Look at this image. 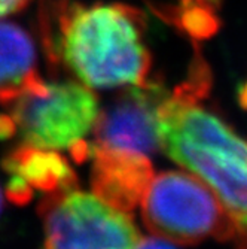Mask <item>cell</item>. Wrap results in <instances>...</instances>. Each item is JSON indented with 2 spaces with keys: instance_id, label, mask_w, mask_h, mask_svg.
<instances>
[{
  "instance_id": "obj_1",
  "label": "cell",
  "mask_w": 247,
  "mask_h": 249,
  "mask_svg": "<svg viewBox=\"0 0 247 249\" xmlns=\"http://www.w3.org/2000/svg\"><path fill=\"white\" fill-rule=\"evenodd\" d=\"M39 32L49 67H63L91 89L150 81L146 19L130 5L42 0Z\"/></svg>"
},
{
  "instance_id": "obj_2",
  "label": "cell",
  "mask_w": 247,
  "mask_h": 249,
  "mask_svg": "<svg viewBox=\"0 0 247 249\" xmlns=\"http://www.w3.org/2000/svg\"><path fill=\"white\" fill-rule=\"evenodd\" d=\"M160 148L213 191L247 231V141L177 87L158 110Z\"/></svg>"
},
{
  "instance_id": "obj_3",
  "label": "cell",
  "mask_w": 247,
  "mask_h": 249,
  "mask_svg": "<svg viewBox=\"0 0 247 249\" xmlns=\"http://www.w3.org/2000/svg\"><path fill=\"white\" fill-rule=\"evenodd\" d=\"M140 206L146 229L171 243L197 245L216 239L240 245L247 237L213 191L186 172L168 170L153 176Z\"/></svg>"
},
{
  "instance_id": "obj_4",
  "label": "cell",
  "mask_w": 247,
  "mask_h": 249,
  "mask_svg": "<svg viewBox=\"0 0 247 249\" xmlns=\"http://www.w3.org/2000/svg\"><path fill=\"white\" fill-rule=\"evenodd\" d=\"M6 107L24 143L55 151L82 141L100 112L89 87L79 81L45 82L43 78Z\"/></svg>"
},
{
  "instance_id": "obj_5",
  "label": "cell",
  "mask_w": 247,
  "mask_h": 249,
  "mask_svg": "<svg viewBox=\"0 0 247 249\" xmlns=\"http://www.w3.org/2000/svg\"><path fill=\"white\" fill-rule=\"evenodd\" d=\"M40 249H134L140 233L131 215L109 206L94 193L76 190L45 196Z\"/></svg>"
},
{
  "instance_id": "obj_6",
  "label": "cell",
  "mask_w": 247,
  "mask_h": 249,
  "mask_svg": "<svg viewBox=\"0 0 247 249\" xmlns=\"http://www.w3.org/2000/svg\"><path fill=\"white\" fill-rule=\"evenodd\" d=\"M168 91L161 82L125 88L101 112L94 124V145L140 155L160 149L158 110Z\"/></svg>"
},
{
  "instance_id": "obj_7",
  "label": "cell",
  "mask_w": 247,
  "mask_h": 249,
  "mask_svg": "<svg viewBox=\"0 0 247 249\" xmlns=\"http://www.w3.org/2000/svg\"><path fill=\"white\" fill-rule=\"evenodd\" d=\"M2 167L8 175L6 196L14 205H29L34 193L45 197L78 188L75 170L55 149L22 143L5 155Z\"/></svg>"
},
{
  "instance_id": "obj_8",
  "label": "cell",
  "mask_w": 247,
  "mask_h": 249,
  "mask_svg": "<svg viewBox=\"0 0 247 249\" xmlns=\"http://www.w3.org/2000/svg\"><path fill=\"white\" fill-rule=\"evenodd\" d=\"M89 160L93 193L109 206L131 215L153 178L149 157L93 143Z\"/></svg>"
},
{
  "instance_id": "obj_9",
  "label": "cell",
  "mask_w": 247,
  "mask_h": 249,
  "mask_svg": "<svg viewBox=\"0 0 247 249\" xmlns=\"http://www.w3.org/2000/svg\"><path fill=\"white\" fill-rule=\"evenodd\" d=\"M42 76L32 35L21 26L0 19V105H11Z\"/></svg>"
},
{
  "instance_id": "obj_10",
  "label": "cell",
  "mask_w": 247,
  "mask_h": 249,
  "mask_svg": "<svg viewBox=\"0 0 247 249\" xmlns=\"http://www.w3.org/2000/svg\"><path fill=\"white\" fill-rule=\"evenodd\" d=\"M32 0H0V18L26 9Z\"/></svg>"
},
{
  "instance_id": "obj_11",
  "label": "cell",
  "mask_w": 247,
  "mask_h": 249,
  "mask_svg": "<svg viewBox=\"0 0 247 249\" xmlns=\"http://www.w3.org/2000/svg\"><path fill=\"white\" fill-rule=\"evenodd\" d=\"M134 249H176V248L164 239L160 240L155 237H143L142 240L137 242Z\"/></svg>"
},
{
  "instance_id": "obj_12",
  "label": "cell",
  "mask_w": 247,
  "mask_h": 249,
  "mask_svg": "<svg viewBox=\"0 0 247 249\" xmlns=\"http://www.w3.org/2000/svg\"><path fill=\"white\" fill-rule=\"evenodd\" d=\"M16 133V125L9 114H0V139H9Z\"/></svg>"
},
{
  "instance_id": "obj_13",
  "label": "cell",
  "mask_w": 247,
  "mask_h": 249,
  "mask_svg": "<svg viewBox=\"0 0 247 249\" xmlns=\"http://www.w3.org/2000/svg\"><path fill=\"white\" fill-rule=\"evenodd\" d=\"M2 205H3V197H2V191H0V212H2Z\"/></svg>"
}]
</instances>
